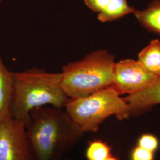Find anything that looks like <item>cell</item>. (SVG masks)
I'll return each mask as SVG.
<instances>
[{
	"instance_id": "cell-1",
	"label": "cell",
	"mask_w": 160,
	"mask_h": 160,
	"mask_svg": "<svg viewBox=\"0 0 160 160\" xmlns=\"http://www.w3.org/2000/svg\"><path fill=\"white\" fill-rule=\"evenodd\" d=\"M26 126L35 160H58L85 133L65 110L53 106L32 110Z\"/></svg>"
},
{
	"instance_id": "cell-8",
	"label": "cell",
	"mask_w": 160,
	"mask_h": 160,
	"mask_svg": "<svg viewBox=\"0 0 160 160\" xmlns=\"http://www.w3.org/2000/svg\"><path fill=\"white\" fill-rule=\"evenodd\" d=\"M14 97L13 72L6 67L0 54V122L12 118Z\"/></svg>"
},
{
	"instance_id": "cell-2",
	"label": "cell",
	"mask_w": 160,
	"mask_h": 160,
	"mask_svg": "<svg viewBox=\"0 0 160 160\" xmlns=\"http://www.w3.org/2000/svg\"><path fill=\"white\" fill-rule=\"evenodd\" d=\"M14 97L12 118L28 125L32 110L50 105L63 109L69 97L61 85V73L48 72L34 67L13 72Z\"/></svg>"
},
{
	"instance_id": "cell-3",
	"label": "cell",
	"mask_w": 160,
	"mask_h": 160,
	"mask_svg": "<svg viewBox=\"0 0 160 160\" xmlns=\"http://www.w3.org/2000/svg\"><path fill=\"white\" fill-rule=\"evenodd\" d=\"M114 58L107 50L98 49L64 65L61 85L69 98L86 97L110 87Z\"/></svg>"
},
{
	"instance_id": "cell-9",
	"label": "cell",
	"mask_w": 160,
	"mask_h": 160,
	"mask_svg": "<svg viewBox=\"0 0 160 160\" xmlns=\"http://www.w3.org/2000/svg\"><path fill=\"white\" fill-rule=\"evenodd\" d=\"M133 14L148 31L160 36V0H154L143 10H136Z\"/></svg>"
},
{
	"instance_id": "cell-11",
	"label": "cell",
	"mask_w": 160,
	"mask_h": 160,
	"mask_svg": "<svg viewBox=\"0 0 160 160\" xmlns=\"http://www.w3.org/2000/svg\"><path fill=\"white\" fill-rule=\"evenodd\" d=\"M138 61L152 74L160 77V41L151 40L139 53Z\"/></svg>"
},
{
	"instance_id": "cell-4",
	"label": "cell",
	"mask_w": 160,
	"mask_h": 160,
	"mask_svg": "<svg viewBox=\"0 0 160 160\" xmlns=\"http://www.w3.org/2000/svg\"><path fill=\"white\" fill-rule=\"evenodd\" d=\"M64 109L84 133L97 132L112 116L120 120L131 117L128 104L111 86L86 97L69 98Z\"/></svg>"
},
{
	"instance_id": "cell-5",
	"label": "cell",
	"mask_w": 160,
	"mask_h": 160,
	"mask_svg": "<svg viewBox=\"0 0 160 160\" xmlns=\"http://www.w3.org/2000/svg\"><path fill=\"white\" fill-rule=\"evenodd\" d=\"M158 78L138 60L126 59L115 62L111 87L120 95H129L147 88Z\"/></svg>"
},
{
	"instance_id": "cell-6",
	"label": "cell",
	"mask_w": 160,
	"mask_h": 160,
	"mask_svg": "<svg viewBox=\"0 0 160 160\" xmlns=\"http://www.w3.org/2000/svg\"><path fill=\"white\" fill-rule=\"evenodd\" d=\"M0 160H35L22 121L11 118L0 122Z\"/></svg>"
},
{
	"instance_id": "cell-12",
	"label": "cell",
	"mask_w": 160,
	"mask_h": 160,
	"mask_svg": "<svg viewBox=\"0 0 160 160\" xmlns=\"http://www.w3.org/2000/svg\"><path fill=\"white\" fill-rule=\"evenodd\" d=\"M112 155V148L110 145L100 139L90 141L86 150L87 160H104Z\"/></svg>"
},
{
	"instance_id": "cell-15",
	"label": "cell",
	"mask_w": 160,
	"mask_h": 160,
	"mask_svg": "<svg viewBox=\"0 0 160 160\" xmlns=\"http://www.w3.org/2000/svg\"><path fill=\"white\" fill-rule=\"evenodd\" d=\"M110 0H84L86 6L92 12L98 13L108 5Z\"/></svg>"
},
{
	"instance_id": "cell-7",
	"label": "cell",
	"mask_w": 160,
	"mask_h": 160,
	"mask_svg": "<svg viewBox=\"0 0 160 160\" xmlns=\"http://www.w3.org/2000/svg\"><path fill=\"white\" fill-rule=\"evenodd\" d=\"M123 98L129 106L131 117L142 114L155 105L160 104V77L147 88Z\"/></svg>"
},
{
	"instance_id": "cell-14",
	"label": "cell",
	"mask_w": 160,
	"mask_h": 160,
	"mask_svg": "<svg viewBox=\"0 0 160 160\" xmlns=\"http://www.w3.org/2000/svg\"><path fill=\"white\" fill-rule=\"evenodd\" d=\"M154 152L148 151L137 145L132 151L131 160H154Z\"/></svg>"
},
{
	"instance_id": "cell-16",
	"label": "cell",
	"mask_w": 160,
	"mask_h": 160,
	"mask_svg": "<svg viewBox=\"0 0 160 160\" xmlns=\"http://www.w3.org/2000/svg\"><path fill=\"white\" fill-rule=\"evenodd\" d=\"M104 160H119V159L112 155L109 156L108 158H107L106 159H105Z\"/></svg>"
},
{
	"instance_id": "cell-10",
	"label": "cell",
	"mask_w": 160,
	"mask_h": 160,
	"mask_svg": "<svg viewBox=\"0 0 160 160\" xmlns=\"http://www.w3.org/2000/svg\"><path fill=\"white\" fill-rule=\"evenodd\" d=\"M136 10L133 7L128 4L127 0H110L98 13L97 19L102 23L112 22L128 14H133Z\"/></svg>"
},
{
	"instance_id": "cell-13",
	"label": "cell",
	"mask_w": 160,
	"mask_h": 160,
	"mask_svg": "<svg viewBox=\"0 0 160 160\" xmlns=\"http://www.w3.org/2000/svg\"><path fill=\"white\" fill-rule=\"evenodd\" d=\"M137 145L155 153L159 148L160 142L158 138L154 135L144 133L138 139Z\"/></svg>"
},
{
	"instance_id": "cell-17",
	"label": "cell",
	"mask_w": 160,
	"mask_h": 160,
	"mask_svg": "<svg viewBox=\"0 0 160 160\" xmlns=\"http://www.w3.org/2000/svg\"><path fill=\"white\" fill-rule=\"evenodd\" d=\"M2 1H3V0H0V3H1V2Z\"/></svg>"
}]
</instances>
